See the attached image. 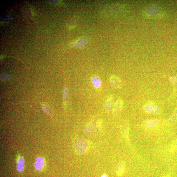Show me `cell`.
Returning a JSON list of instances; mask_svg holds the SVG:
<instances>
[{
	"mask_svg": "<svg viewBox=\"0 0 177 177\" xmlns=\"http://www.w3.org/2000/svg\"><path fill=\"white\" fill-rule=\"evenodd\" d=\"M88 147L87 142L84 140L79 138L75 144V147L77 152L79 153H83L86 151Z\"/></svg>",
	"mask_w": 177,
	"mask_h": 177,
	"instance_id": "cell-1",
	"label": "cell"
},
{
	"mask_svg": "<svg viewBox=\"0 0 177 177\" xmlns=\"http://www.w3.org/2000/svg\"><path fill=\"white\" fill-rule=\"evenodd\" d=\"M159 121L156 119L148 120L143 123V125L148 129H153L156 127Z\"/></svg>",
	"mask_w": 177,
	"mask_h": 177,
	"instance_id": "cell-2",
	"label": "cell"
},
{
	"mask_svg": "<svg viewBox=\"0 0 177 177\" xmlns=\"http://www.w3.org/2000/svg\"><path fill=\"white\" fill-rule=\"evenodd\" d=\"M125 169V164L123 162H120L117 164L115 168V172L117 176H121L123 175Z\"/></svg>",
	"mask_w": 177,
	"mask_h": 177,
	"instance_id": "cell-3",
	"label": "cell"
},
{
	"mask_svg": "<svg viewBox=\"0 0 177 177\" xmlns=\"http://www.w3.org/2000/svg\"><path fill=\"white\" fill-rule=\"evenodd\" d=\"M121 130L123 135L125 138H128L129 134V125L128 123L125 121L121 126Z\"/></svg>",
	"mask_w": 177,
	"mask_h": 177,
	"instance_id": "cell-4",
	"label": "cell"
},
{
	"mask_svg": "<svg viewBox=\"0 0 177 177\" xmlns=\"http://www.w3.org/2000/svg\"><path fill=\"white\" fill-rule=\"evenodd\" d=\"M110 84L112 86L116 88H119L121 86L120 80L116 76H111L110 78Z\"/></svg>",
	"mask_w": 177,
	"mask_h": 177,
	"instance_id": "cell-5",
	"label": "cell"
},
{
	"mask_svg": "<svg viewBox=\"0 0 177 177\" xmlns=\"http://www.w3.org/2000/svg\"><path fill=\"white\" fill-rule=\"evenodd\" d=\"M44 160L41 157H39L36 159L34 167L36 170L40 171L43 168L44 164Z\"/></svg>",
	"mask_w": 177,
	"mask_h": 177,
	"instance_id": "cell-6",
	"label": "cell"
},
{
	"mask_svg": "<svg viewBox=\"0 0 177 177\" xmlns=\"http://www.w3.org/2000/svg\"><path fill=\"white\" fill-rule=\"evenodd\" d=\"M123 106V102L121 99H119L115 102L113 108V114L116 115L120 112Z\"/></svg>",
	"mask_w": 177,
	"mask_h": 177,
	"instance_id": "cell-7",
	"label": "cell"
},
{
	"mask_svg": "<svg viewBox=\"0 0 177 177\" xmlns=\"http://www.w3.org/2000/svg\"><path fill=\"white\" fill-rule=\"evenodd\" d=\"M144 109L146 112L150 113L156 114L159 112L158 108L153 105H147L146 106Z\"/></svg>",
	"mask_w": 177,
	"mask_h": 177,
	"instance_id": "cell-8",
	"label": "cell"
},
{
	"mask_svg": "<svg viewBox=\"0 0 177 177\" xmlns=\"http://www.w3.org/2000/svg\"><path fill=\"white\" fill-rule=\"evenodd\" d=\"M114 101L112 98H109L107 99L104 105V108L107 112H110L113 107Z\"/></svg>",
	"mask_w": 177,
	"mask_h": 177,
	"instance_id": "cell-9",
	"label": "cell"
},
{
	"mask_svg": "<svg viewBox=\"0 0 177 177\" xmlns=\"http://www.w3.org/2000/svg\"><path fill=\"white\" fill-rule=\"evenodd\" d=\"M87 39L86 38H83L79 40L74 45L76 48H84L86 45Z\"/></svg>",
	"mask_w": 177,
	"mask_h": 177,
	"instance_id": "cell-10",
	"label": "cell"
},
{
	"mask_svg": "<svg viewBox=\"0 0 177 177\" xmlns=\"http://www.w3.org/2000/svg\"><path fill=\"white\" fill-rule=\"evenodd\" d=\"M24 161L23 158L20 157L16 162V168L19 172H21L24 170Z\"/></svg>",
	"mask_w": 177,
	"mask_h": 177,
	"instance_id": "cell-11",
	"label": "cell"
},
{
	"mask_svg": "<svg viewBox=\"0 0 177 177\" xmlns=\"http://www.w3.org/2000/svg\"><path fill=\"white\" fill-rule=\"evenodd\" d=\"M92 82L93 86L97 89L100 88L101 85V82L98 77L95 76L93 77Z\"/></svg>",
	"mask_w": 177,
	"mask_h": 177,
	"instance_id": "cell-12",
	"label": "cell"
},
{
	"mask_svg": "<svg viewBox=\"0 0 177 177\" xmlns=\"http://www.w3.org/2000/svg\"><path fill=\"white\" fill-rule=\"evenodd\" d=\"M177 120V111L175 110L174 111L170 116L169 117L167 121L168 124H172L175 122Z\"/></svg>",
	"mask_w": 177,
	"mask_h": 177,
	"instance_id": "cell-13",
	"label": "cell"
},
{
	"mask_svg": "<svg viewBox=\"0 0 177 177\" xmlns=\"http://www.w3.org/2000/svg\"><path fill=\"white\" fill-rule=\"evenodd\" d=\"M94 125V122L93 121H91L85 128L84 133L85 135L87 136L89 135L93 129Z\"/></svg>",
	"mask_w": 177,
	"mask_h": 177,
	"instance_id": "cell-14",
	"label": "cell"
},
{
	"mask_svg": "<svg viewBox=\"0 0 177 177\" xmlns=\"http://www.w3.org/2000/svg\"><path fill=\"white\" fill-rule=\"evenodd\" d=\"M68 93L67 88L65 87H64L63 94V98L65 104L68 101Z\"/></svg>",
	"mask_w": 177,
	"mask_h": 177,
	"instance_id": "cell-15",
	"label": "cell"
},
{
	"mask_svg": "<svg viewBox=\"0 0 177 177\" xmlns=\"http://www.w3.org/2000/svg\"><path fill=\"white\" fill-rule=\"evenodd\" d=\"M170 151L171 152H176L177 151V139L171 145L170 147Z\"/></svg>",
	"mask_w": 177,
	"mask_h": 177,
	"instance_id": "cell-16",
	"label": "cell"
},
{
	"mask_svg": "<svg viewBox=\"0 0 177 177\" xmlns=\"http://www.w3.org/2000/svg\"><path fill=\"white\" fill-rule=\"evenodd\" d=\"M170 81L174 87H177V76L172 77L170 79Z\"/></svg>",
	"mask_w": 177,
	"mask_h": 177,
	"instance_id": "cell-17",
	"label": "cell"
},
{
	"mask_svg": "<svg viewBox=\"0 0 177 177\" xmlns=\"http://www.w3.org/2000/svg\"><path fill=\"white\" fill-rule=\"evenodd\" d=\"M42 108L45 112L48 115L51 116L52 115L51 111L49 108L45 106L44 105H41Z\"/></svg>",
	"mask_w": 177,
	"mask_h": 177,
	"instance_id": "cell-18",
	"label": "cell"
},
{
	"mask_svg": "<svg viewBox=\"0 0 177 177\" xmlns=\"http://www.w3.org/2000/svg\"><path fill=\"white\" fill-rule=\"evenodd\" d=\"M101 177H108L106 175H105V174H104V175H103L102 176H101Z\"/></svg>",
	"mask_w": 177,
	"mask_h": 177,
	"instance_id": "cell-19",
	"label": "cell"
},
{
	"mask_svg": "<svg viewBox=\"0 0 177 177\" xmlns=\"http://www.w3.org/2000/svg\"><path fill=\"white\" fill-rule=\"evenodd\" d=\"M163 177H170V176L168 175L166 176Z\"/></svg>",
	"mask_w": 177,
	"mask_h": 177,
	"instance_id": "cell-20",
	"label": "cell"
}]
</instances>
